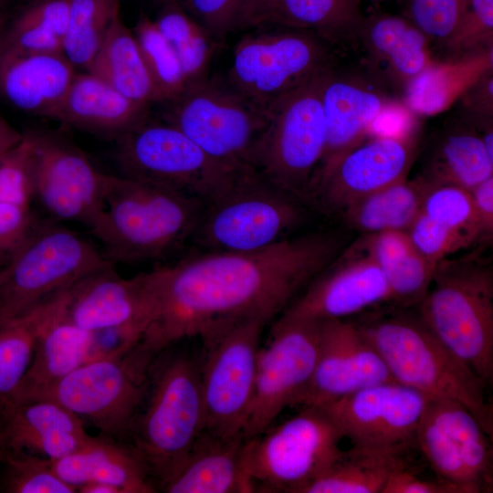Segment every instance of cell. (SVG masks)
<instances>
[{
  "label": "cell",
  "mask_w": 493,
  "mask_h": 493,
  "mask_svg": "<svg viewBox=\"0 0 493 493\" xmlns=\"http://www.w3.org/2000/svg\"><path fill=\"white\" fill-rule=\"evenodd\" d=\"M326 233L246 252L209 251L156 268V310L141 342L158 355L181 340L209 342L252 318L272 320L336 257Z\"/></svg>",
  "instance_id": "6da1fadb"
},
{
  "label": "cell",
  "mask_w": 493,
  "mask_h": 493,
  "mask_svg": "<svg viewBox=\"0 0 493 493\" xmlns=\"http://www.w3.org/2000/svg\"><path fill=\"white\" fill-rule=\"evenodd\" d=\"M205 422L201 363L172 346L164 349L151 365L145 398L124 440L141 456L158 490L179 473Z\"/></svg>",
  "instance_id": "7a4b0ae2"
},
{
  "label": "cell",
  "mask_w": 493,
  "mask_h": 493,
  "mask_svg": "<svg viewBox=\"0 0 493 493\" xmlns=\"http://www.w3.org/2000/svg\"><path fill=\"white\" fill-rule=\"evenodd\" d=\"M203 206L174 189L110 174L103 211L90 231L113 264L157 259L193 236Z\"/></svg>",
  "instance_id": "3957f363"
},
{
  "label": "cell",
  "mask_w": 493,
  "mask_h": 493,
  "mask_svg": "<svg viewBox=\"0 0 493 493\" xmlns=\"http://www.w3.org/2000/svg\"><path fill=\"white\" fill-rule=\"evenodd\" d=\"M392 378L430 398L459 402L492 435L493 410L485 382L448 350L419 316L389 314L357 323Z\"/></svg>",
  "instance_id": "277c9868"
},
{
  "label": "cell",
  "mask_w": 493,
  "mask_h": 493,
  "mask_svg": "<svg viewBox=\"0 0 493 493\" xmlns=\"http://www.w3.org/2000/svg\"><path fill=\"white\" fill-rule=\"evenodd\" d=\"M418 316L488 386L493 381V269L475 256L435 267Z\"/></svg>",
  "instance_id": "5b68a950"
},
{
  "label": "cell",
  "mask_w": 493,
  "mask_h": 493,
  "mask_svg": "<svg viewBox=\"0 0 493 493\" xmlns=\"http://www.w3.org/2000/svg\"><path fill=\"white\" fill-rule=\"evenodd\" d=\"M303 203L252 166L205 204L193 238L209 251H254L285 238L306 219Z\"/></svg>",
  "instance_id": "8992f818"
},
{
  "label": "cell",
  "mask_w": 493,
  "mask_h": 493,
  "mask_svg": "<svg viewBox=\"0 0 493 493\" xmlns=\"http://www.w3.org/2000/svg\"><path fill=\"white\" fill-rule=\"evenodd\" d=\"M156 356L140 341L125 351L88 361L24 401L56 402L100 434L124 441L145 398Z\"/></svg>",
  "instance_id": "52a82bcc"
},
{
  "label": "cell",
  "mask_w": 493,
  "mask_h": 493,
  "mask_svg": "<svg viewBox=\"0 0 493 493\" xmlns=\"http://www.w3.org/2000/svg\"><path fill=\"white\" fill-rule=\"evenodd\" d=\"M111 264L76 231L51 218L41 220L0 268V322L26 315L82 278Z\"/></svg>",
  "instance_id": "ba28073f"
},
{
  "label": "cell",
  "mask_w": 493,
  "mask_h": 493,
  "mask_svg": "<svg viewBox=\"0 0 493 493\" xmlns=\"http://www.w3.org/2000/svg\"><path fill=\"white\" fill-rule=\"evenodd\" d=\"M331 67L267 106L268 121L252 157V167L303 204L325 150L321 89Z\"/></svg>",
  "instance_id": "9c48e42d"
},
{
  "label": "cell",
  "mask_w": 493,
  "mask_h": 493,
  "mask_svg": "<svg viewBox=\"0 0 493 493\" xmlns=\"http://www.w3.org/2000/svg\"><path fill=\"white\" fill-rule=\"evenodd\" d=\"M163 121L173 125L215 161L232 168L252 166L268 121L260 106L215 78L190 82L164 103Z\"/></svg>",
  "instance_id": "30bf717a"
},
{
  "label": "cell",
  "mask_w": 493,
  "mask_h": 493,
  "mask_svg": "<svg viewBox=\"0 0 493 493\" xmlns=\"http://www.w3.org/2000/svg\"><path fill=\"white\" fill-rule=\"evenodd\" d=\"M342 438L323 407L302 406L280 425L245 440V467L259 491L301 493L339 456Z\"/></svg>",
  "instance_id": "8fae6325"
},
{
  "label": "cell",
  "mask_w": 493,
  "mask_h": 493,
  "mask_svg": "<svg viewBox=\"0 0 493 493\" xmlns=\"http://www.w3.org/2000/svg\"><path fill=\"white\" fill-rule=\"evenodd\" d=\"M115 142L121 175L174 189L203 205L221 193L244 167L215 161L173 125L150 118Z\"/></svg>",
  "instance_id": "7c38bea8"
},
{
  "label": "cell",
  "mask_w": 493,
  "mask_h": 493,
  "mask_svg": "<svg viewBox=\"0 0 493 493\" xmlns=\"http://www.w3.org/2000/svg\"><path fill=\"white\" fill-rule=\"evenodd\" d=\"M244 36L236 45L226 81L267 107L333 66L327 42L312 32L286 27Z\"/></svg>",
  "instance_id": "4fadbf2b"
},
{
  "label": "cell",
  "mask_w": 493,
  "mask_h": 493,
  "mask_svg": "<svg viewBox=\"0 0 493 493\" xmlns=\"http://www.w3.org/2000/svg\"><path fill=\"white\" fill-rule=\"evenodd\" d=\"M320 327V320L283 314L273 324L258 351L246 439L266 431L285 408L300 404L317 361Z\"/></svg>",
  "instance_id": "5bb4252c"
},
{
  "label": "cell",
  "mask_w": 493,
  "mask_h": 493,
  "mask_svg": "<svg viewBox=\"0 0 493 493\" xmlns=\"http://www.w3.org/2000/svg\"><path fill=\"white\" fill-rule=\"evenodd\" d=\"M269 320H243L207 343L201 363L205 430L223 438L243 435L257 373L262 331Z\"/></svg>",
  "instance_id": "9a60e30c"
},
{
  "label": "cell",
  "mask_w": 493,
  "mask_h": 493,
  "mask_svg": "<svg viewBox=\"0 0 493 493\" xmlns=\"http://www.w3.org/2000/svg\"><path fill=\"white\" fill-rule=\"evenodd\" d=\"M491 437L459 402L429 398L414 445L438 478L466 493H481L491 491L493 486Z\"/></svg>",
  "instance_id": "2e32d148"
},
{
  "label": "cell",
  "mask_w": 493,
  "mask_h": 493,
  "mask_svg": "<svg viewBox=\"0 0 493 493\" xmlns=\"http://www.w3.org/2000/svg\"><path fill=\"white\" fill-rule=\"evenodd\" d=\"M35 156V199L51 219L94 226L104 208L110 174L100 172L63 134L27 131Z\"/></svg>",
  "instance_id": "e0dca14e"
},
{
  "label": "cell",
  "mask_w": 493,
  "mask_h": 493,
  "mask_svg": "<svg viewBox=\"0 0 493 493\" xmlns=\"http://www.w3.org/2000/svg\"><path fill=\"white\" fill-rule=\"evenodd\" d=\"M64 309L90 332L121 330L142 339L156 310V270L124 278L114 264L104 267L65 290Z\"/></svg>",
  "instance_id": "ac0fdd59"
},
{
  "label": "cell",
  "mask_w": 493,
  "mask_h": 493,
  "mask_svg": "<svg viewBox=\"0 0 493 493\" xmlns=\"http://www.w3.org/2000/svg\"><path fill=\"white\" fill-rule=\"evenodd\" d=\"M429 398L413 388L389 381L319 406L325 409L343 437H348L352 445L412 446Z\"/></svg>",
  "instance_id": "d6986e66"
},
{
  "label": "cell",
  "mask_w": 493,
  "mask_h": 493,
  "mask_svg": "<svg viewBox=\"0 0 493 493\" xmlns=\"http://www.w3.org/2000/svg\"><path fill=\"white\" fill-rule=\"evenodd\" d=\"M394 381L357 323L320 320L318 356L299 405H323L364 387Z\"/></svg>",
  "instance_id": "ffe728a7"
},
{
  "label": "cell",
  "mask_w": 493,
  "mask_h": 493,
  "mask_svg": "<svg viewBox=\"0 0 493 493\" xmlns=\"http://www.w3.org/2000/svg\"><path fill=\"white\" fill-rule=\"evenodd\" d=\"M416 134L371 137L345 153L314 188L309 203L341 213L357 200L405 179L416 157Z\"/></svg>",
  "instance_id": "44dd1931"
},
{
  "label": "cell",
  "mask_w": 493,
  "mask_h": 493,
  "mask_svg": "<svg viewBox=\"0 0 493 493\" xmlns=\"http://www.w3.org/2000/svg\"><path fill=\"white\" fill-rule=\"evenodd\" d=\"M391 100L370 80L334 67L329 69L321 89L326 144L309 200L338 161L368 137L372 122Z\"/></svg>",
  "instance_id": "7402d4cb"
},
{
  "label": "cell",
  "mask_w": 493,
  "mask_h": 493,
  "mask_svg": "<svg viewBox=\"0 0 493 493\" xmlns=\"http://www.w3.org/2000/svg\"><path fill=\"white\" fill-rule=\"evenodd\" d=\"M319 276L283 315L315 320L345 319L391 301L383 271L366 253Z\"/></svg>",
  "instance_id": "603a6c76"
},
{
  "label": "cell",
  "mask_w": 493,
  "mask_h": 493,
  "mask_svg": "<svg viewBox=\"0 0 493 493\" xmlns=\"http://www.w3.org/2000/svg\"><path fill=\"white\" fill-rule=\"evenodd\" d=\"M76 73L61 52L0 49V98L16 110L51 119Z\"/></svg>",
  "instance_id": "cb8c5ba5"
},
{
  "label": "cell",
  "mask_w": 493,
  "mask_h": 493,
  "mask_svg": "<svg viewBox=\"0 0 493 493\" xmlns=\"http://www.w3.org/2000/svg\"><path fill=\"white\" fill-rule=\"evenodd\" d=\"M84 422L73 413L46 399L12 406L0 422V446L60 458L82 446L90 437Z\"/></svg>",
  "instance_id": "d4e9b609"
},
{
  "label": "cell",
  "mask_w": 493,
  "mask_h": 493,
  "mask_svg": "<svg viewBox=\"0 0 493 493\" xmlns=\"http://www.w3.org/2000/svg\"><path fill=\"white\" fill-rule=\"evenodd\" d=\"M149 109L85 71L75 74L51 119L115 141L149 119Z\"/></svg>",
  "instance_id": "484cf974"
},
{
  "label": "cell",
  "mask_w": 493,
  "mask_h": 493,
  "mask_svg": "<svg viewBox=\"0 0 493 493\" xmlns=\"http://www.w3.org/2000/svg\"><path fill=\"white\" fill-rule=\"evenodd\" d=\"M58 477L76 490L90 483L110 484L122 493H154L158 488L134 450L123 440L100 434L76 451L52 460Z\"/></svg>",
  "instance_id": "4316f807"
},
{
  "label": "cell",
  "mask_w": 493,
  "mask_h": 493,
  "mask_svg": "<svg viewBox=\"0 0 493 493\" xmlns=\"http://www.w3.org/2000/svg\"><path fill=\"white\" fill-rule=\"evenodd\" d=\"M64 299L65 290L38 332L31 363L16 393L15 404L97 358L93 333L68 319Z\"/></svg>",
  "instance_id": "83f0119b"
},
{
  "label": "cell",
  "mask_w": 493,
  "mask_h": 493,
  "mask_svg": "<svg viewBox=\"0 0 493 493\" xmlns=\"http://www.w3.org/2000/svg\"><path fill=\"white\" fill-rule=\"evenodd\" d=\"M246 438L223 439L204 430L167 493H248L257 488L244 464Z\"/></svg>",
  "instance_id": "f1b7e54d"
},
{
  "label": "cell",
  "mask_w": 493,
  "mask_h": 493,
  "mask_svg": "<svg viewBox=\"0 0 493 493\" xmlns=\"http://www.w3.org/2000/svg\"><path fill=\"white\" fill-rule=\"evenodd\" d=\"M493 68V48L433 61L404 86V104L416 117L451 108Z\"/></svg>",
  "instance_id": "f546056e"
},
{
  "label": "cell",
  "mask_w": 493,
  "mask_h": 493,
  "mask_svg": "<svg viewBox=\"0 0 493 493\" xmlns=\"http://www.w3.org/2000/svg\"><path fill=\"white\" fill-rule=\"evenodd\" d=\"M359 42L390 78L406 83L431 64L430 38L409 18L386 13L365 16Z\"/></svg>",
  "instance_id": "4dcf8cb0"
},
{
  "label": "cell",
  "mask_w": 493,
  "mask_h": 493,
  "mask_svg": "<svg viewBox=\"0 0 493 493\" xmlns=\"http://www.w3.org/2000/svg\"><path fill=\"white\" fill-rule=\"evenodd\" d=\"M409 447L352 445L301 493H382L390 475L406 466Z\"/></svg>",
  "instance_id": "1f68e13d"
},
{
  "label": "cell",
  "mask_w": 493,
  "mask_h": 493,
  "mask_svg": "<svg viewBox=\"0 0 493 493\" xmlns=\"http://www.w3.org/2000/svg\"><path fill=\"white\" fill-rule=\"evenodd\" d=\"M362 246L383 271L391 301L411 305L421 300L436 267L418 252L405 231L367 235Z\"/></svg>",
  "instance_id": "d6a6232c"
},
{
  "label": "cell",
  "mask_w": 493,
  "mask_h": 493,
  "mask_svg": "<svg viewBox=\"0 0 493 493\" xmlns=\"http://www.w3.org/2000/svg\"><path fill=\"white\" fill-rule=\"evenodd\" d=\"M125 97L148 106L160 102L138 43L119 16L86 70Z\"/></svg>",
  "instance_id": "836d02e7"
},
{
  "label": "cell",
  "mask_w": 493,
  "mask_h": 493,
  "mask_svg": "<svg viewBox=\"0 0 493 493\" xmlns=\"http://www.w3.org/2000/svg\"><path fill=\"white\" fill-rule=\"evenodd\" d=\"M364 19L360 0H278L269 24L312 32L336 47L359 42Z\"/></svg>",
  "instance_id": "e575fe53"
},
{
  "label": "cell",
  "mask_w": 493,
  "mask_h": 493,
  "mask_svg": "<svg viewBox=\"0 0 493 493\" xmlns=\"http://www.w3.org/2000/svg\"><path fill=\"white\" fill-rule=\"evenodd\" d=\"M425 188L421 178H405L357 200L341 214L351 227L367 235L406 232L421 211Z\"/></svg>",
  "instance_id": "d590c367"
},
{
  "label": "cell",
  "mask_w": 493,
  "mask_h": 493,
  "mask_svg": "<svg viewBox=\"0 0 493 493\" xmlns=\"http://www.w3.org/2000/svg\"><path fill=\"white\" fill-rule=\"evenodd\" d=\"M493 176V158L476 130L457 128L442 138L425 173L428 184H453L472 190Z\"/></svg>",
  "instance_id": "8d00e7d4"
},
{
  "label": "cell",
  "mask_w": 493,
  "mask_h": 493,
  "mask_svg": "<svg viewBox=\"0 0 493 493\" xmlns=\"http://www.w3.org/2000/svg\"><path fill=\"white\" fill-rule=\"evenodd\" d=\"M61 294L22 317L0 322V422L15 405L16 393L31 363L38 332Z\"/></svg>",
  "instance_id": "74e56055"
},
{
  "label": "cell",
  "mask_w": 493,
  "mask_h": 493,
  "mask_svg": "<svg viewBox=\"0 0 493 493\" xmlns=\"http://www.w3.org/2000/svg\"><path fill=\"white\" fill-rule=\"evenodd\" d=\"M165 4L154 23L178 57L187 84L208 77L217 42L180 4Z\"/></svg>",
  "instance_id": "f35d334b"
},
{
  "label": "cell",
  "mask_w": 493,
  "mask_h": 493,
  "mask_svg": "<svg viewBox=\"0 0 493 493\" xmlns=\"http://www.w3.org/2000/svg\"><path fill=\"white\" fill-rule=\"evenodd\" d=\"M119 16L120 0H70L62 51L76 68H89Z\"/></svg>",
  "instance_id": "ab89813d"
},
{
  "label": "cell",
  "mask_w": 493,
  "mask_h": 493,
  "mask_svg": "<svg viewBox=\"0 0 493 493\" xmlns=\"http://www.w3.org/2000/svg\"><path fill=\"white\" fill-rule=\"evenodd\" d=\"M132 32L160 102L173 100L187 85L174 50L156 26L154 20L144 14L139 16Z\"/></svg>",
  "instance_id": "60d3db41"
},
{
  "label": "cell",
  "mask_w": 493,
  "mask_h": 493,
  "mask_svg": "<svg viewBox=\"0 0 493 493\" xmlns=\"http://www.w3.org/2000/svg\"><path fill=\"white\" fill-rule=\"evenodd\" d=\"M0 492L75 493L77 490L58 477L51 459L22 450L3 448Z\"/></svg>",
  "instance_id": "b9f144b4"
},
{
  "label": "cell",
  "mask_w": 493,
  "mask_h": 493,
  "mask_svg": "<svg viewBox=\"0 0 493 493\" xmlns=\"http://www.w3.org/2000/svg\"><path fill=\"white\" fill-rule=\"evenodd\" d=\"M425 185L421 206L423 214L462 234L472 243L483 237L469 190L453 184L425 183Z\"/></svg>",
  "instance_id": "7bdbcfd3"
},
{
  "label": "cell",
  "mask_w": 493,
  "mask_h": 493,
  "mask_svg": "<svg viewBox=\"0 0 493 493\" xmlns=\"http://www.w3.org/2000/svg\"><path fill=\"white\" fill-rule=\"evenodd\" d=\"M35 199V156L28 131L0 158V202L30 205Z\"/></svg>",
  "instance_id": "ee69618b"
},
{
  "label": "cell",
  "mask_w": 493,
  "mask_h": 493,
  "mask_svg": "<svg viewBox=\"0 0 493 493\" xmlns=\"http://www.w3.org/2000/svg\"><path fill=\"white\" fill-rule=\"evenodd\" d=\"M493 0H469L452 36L445 43L452 57L464 56L492 47Z\"/></svg>",
  "instance_id": "f6af8a7d"
},
{
  "label": "cell",
  "mask_w": 493,
  "mask_h": 493,
  "mask_svg": "<svg viewBox=\"0 0 493 493\" xmlns=\"http://www.w3.org/2000/svg\"><path fill=\"white\" fill-rule=\"evenodd\" d=\"M406 233L418 252L435 267L472 244L467 236L438 224L421 211Z\"/></svg>",
  "instance_id": "bcb514c9"
},
{
  "label": "cell",
  "mask_w": 493,
  "mask_h": 493,
  "mask_svg": "<svg viewBox=\"0 0 493 493\" xmlns=\"http://www.w3.org/2000/svg\"><path fill=\"white\" fill-rule=\"evenodd\" d=\"M469 0H411L409 19L430 39L444 44L459 24Z\"/></svg>",
  "instance_id": "7dc6e473"
},
{
  "label": "cell",
  "mask_w": 493,
  "mask_h": 493,
  "mask_svg": "<svg viewBox=\"0 0 493 493\" xmlns=\"http://www.w3.org/2000/svg\"><path fill=\"white\" fill-rule=\"evenodd\" d=\"M40 221L30 205L0 202V267L10 261Z\"/></svg>",
  "instance_id": "c3c4849f"
},
{
  "label": "cell",
  "mask_w": 493,
  "mask_h": 493,
  "mask_svg": "<svg viewBox=\"0 0 493 493\" xmlns=\"http://www.w3.org/2000/svg\"><path fill=\"white\" fill-rule=\"evenodd\" d=\"M241 0H183L180 5L218 43L235 30Z\"/></svg>",
  "instance_id": "681fc988"
},
{
  "label": "cell",
  "mask_w": 493,
  "mask_h": 493,
  "mask_svg": "<svg viewBox=\"0 0 493 493\" xmlns=\"http://www.w3.org/2000/svg\"><path fill=\"white\" fill-rule=\"evenodd\" d=\"M416 116L404 104L391 100L372 122L368 136L407 137L414 135Z\"/></svg>",
  "instance_id": "f907efd6"
},
{
  "label": "cell",
  "mask_w": 493,
  "mask_h": 493,
  "mask_svg": "<svg viewBox=\"0 0 493 493\" xmlns=\"http://www.w3.org/2000/svg\"><path fill=\"white\" fill-rule=\"evenodd\" d=\"M70 9V0H34L17 17L41 25L54 32L63 41Z\"/></svg>",
  "instance_id": "816d5d0a"
},
{
  "label": "cell",
  "mask_w": 493,
  "mask_h": 493,
  "mask_svg": "<svg viewBox=\"0 0 493 493\" xmlns=\"http://www.w3.org/2000/svg\"><path fill=\"white\" fill-rule=\"evenodd\" d=\"M382 493H466L456 485L444 481L425 479L407 466L394 470L389 477Z\"/></svg>",
  "instance_id": "f5cc1de1"
},
{
  "label": "cell",
  "mask_w": 493,
  "mask_h": 493,
  "mask_svg": "<svg viewBox=\"0 0 493 493\" xmlns=\"http://www.w3.org/2000/svg\"><path fill=\"white\" fill-rule=\"evenodd\" d=\"M278 0H241L235 30H246L269 24Z\"/></svg>",
  "instance_id": "db71d44e"
},
{
  "label": "cell",
  "mask_w": 493,
  "mask_h": 493,
  "mask_svg": "<svg viewBox=\"0 0 493 493\" xmlns=\"http://www.w3.org/2000/svg\"><path fill=\"white\" fill-rule=\"evenodd\" d=\"M483 237L493 234V176L470 190Z\"/></svg>",
  "instance_id": "11a10c76"
},
{
  "label": "cell",
  "mask_w": 493,
  "mask_h": 493,
  "mask_svg": "<svg viewBox=\"0 0 493 493\" xmlns=\"http://www.w3.org/2000/svg\"><path fill=\"white\" fill-rule=\"evenodd\" d=\"M23 138V132L11 126L0 114V158L16 146Z\"/></svg>",
  "instance_id": "9f6ffc18"
},
{
  "label": "cell",
  "mask_w": 493,
  "mask_h": 493,
  "mask_svg": "<svg viewBox=\"0 0 493 493\" xmlns=\"http://www.w3.org/2000/svg\"><path fill=\"white\" fill-rule=\"evenodd\" d=\"M79 493H122L121 488L116 486L105 483H90L79 487L77 489Z\"/></svg>",
  "instance_id": "6f0895ef"
},
{
  "label": "cell",
  "mask_w": 493,
  "mask_h": 493,
  "mask_svg": "<svg viewBox=\"0 0 493 493\" xmlns=\"http://www.w3.org/2000/svg\"><path fill=\"white\" fill-rule=\"evenodd\" d=\"M6 16L3 14H0V37L6 26Z\"/></svg>",
  "instance_id": "680465c9"
},
{
  "label": "cell",
  "mask_w": 493,
  "mask_h": 493,
  "mask_svg": "<svg viewBox=\"0 0 493 493\" xmlns=\"http://www.w3.org/2000/svg\"><path fill=\"white\" fill-rule=\"evenodd\" d=\"M8 0H0V5H4L5 3H6Z\"/></svg>",
  "instance_id": "91938a15"
},
{
  "label": "cell",
  "mask_w": 493,
  "mask_h": 493,
  "mask_svg": "<svg viewBox=\"0 0 493 493\" xmlns=\"http://www.w3.org/2000/svg\"><path fill=\"white\" fill-rule=\"evenodd\" d=\"M165 1H174V2H177L178 4H180L183 0H164Z\"/></svg>",
  "instance_id": "94428289"
},
{
  "label": "cell",
  "mask_w": 493,
  "mask_h": 493,
  "mask_svg": "<svg viewBox=\"0 0 493 493\" xmlns=\"http://www.w3.org/2000/svg\"><path fill=\"white\" fill-rule=\"evenodd\" d=\"M2 454H3V448L0 446V461H1Z\"/></svg>",
  "instance_id": "6125c7cd"
},
{
  "label": "cell",
  "mask_w": 493,
  "mask_h": 493,
  "mask_svg": "<svg viewBox=\"0 0 493 493\" xmlns=\"http://www.w3.org/2000/svg\"><path fill=\"white\" fill-rule=\"evenodd\" d=\"M1 268V267H0Z\"/></svg>",
  "instance_id": "be15d7a7"
}]
</instances>
